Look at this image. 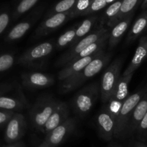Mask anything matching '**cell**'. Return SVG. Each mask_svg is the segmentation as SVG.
I'll return each instance as SVG.
<instances>
[{"instance_id":"1","label":"cell","mask_w":147,"mask_h":147,"mask_svg":"<svg viewBox=\"0 0 147 147\" xmlns=\"http://www.w3.org/2000/svg\"><path fill=\"white\" fill-rule=\"evenodd\" d=\"M111 58V52L105 53L103 50L101 53L93 59L79 73L62 81V84H60L61 92L63 93L69 92L83 85L88 79H90L93 76L98 74L103 68L107 66Z\"/></svg>"},{"instance_id":"2","label":"cell","mask_w":147,"mask_h":147,"mask_svg":"<svg viewBox=\"0 0 147 147\" xmlns=\"http://www.w3.org/2000/svg\"><path fill=\"white\" fill-rule=\"evenodd\" d=\"M59 100L49 95H40L30 110L32 126L37 132L42 133L45 124L55 108Z\"/></svg>"},{"instance_id":"3","label":"cell","mask_w":147,"mask_h":147,"mask_svg":"<svg viewBox=\"0 0 147 147\" xmlns=\"http://www.w3.org/2000/svg\"><path fill=\"white\" fill-rule=\"evenodd\" d=\"M55 46L53 40L40 43L24 52L17 59V63L24 67L40 69L53 51Z\"/></svg>"},{"instance_id":"4","label":"cell","mask_w":147,"mask_h":147,"mask_svg":"<svg viewBox=\"0 0 147 147\" xmlns=\"http://www.w3.org/2000/svg\"><path fill=\"white\" fill-rule=\"evenodd\" d=\"M146 92L147 86L142 88L138 92L132 94L131 95L128 96V97L125 99L115 122L114 138L119 139L125 138L126 128L132 112Z\"/></svg>"},{"instance_id":"5","label":"cell","mask_w":147,"mask_h":147,"mask_svg":"<svg viewBox=\"0 0 147 147\" xmlns=\"http://www.w3.org/2000/svg\"><path fill=\"white\" fill-rule=\"evenodd\" d=\"M109 32H110V28L100 22V24L98 26H97L95 30H92L89 34L80 39L76 44L70 46V48L59 58L58 60L57 61V63H56V66L57 67H63L64 66L67 65V63H69L73 60V59L76 55L78 54L83 49L86 48L88 46L97 41L100 37H102Z\"/></svg>"},{"instance_id":"6","label":"cell","mask_w":147,"mask_h":147,"mask_svg":"<svg viewBox=\"0 0 147 147\" xmlns=\"http://www.w3.org/2000/svg\"><path fill=\"white\" fill-rule=\"evenodd\" d=\"M100 94V84L93 82L82 88L72 100V106L76 115L84 117L92 109Z\"/></svg>"},{"instance_id":"7","label":"cell","mask_w":147,"mask_h":147,"mask_svg":"<svg viewBox=\"0 0 147 147\" xmlns=\"http://www.w3.org/2000/svg\"><path fill=\"white\" fill-rule=\"evenodd\" d=\"M123 63V58L119 57L106 66L101 77L100 84V99L103 104L107 103L121 76V70Z\"/></svg>"},{"instance_id":"8","label":"cell","mask_w":147,"mask_h":147,"mask_svg":"<svg viewBox=\"0 0 147 147\" xmlns=\"http://www.w3.org/2000/svg\"><path fill=\"white\" fill-rule=\"evenodd\" d=\"M133 75L134 74H131L126 76L121 75L120 76L111 96L107 103L105 104V107L115 119V122L122 104L129 96V84Z\"/></svg>"},{"instance_id":"9","label":"cell","mask_w":147,"mask_h":147,"mask_svg":"<svg viewBox=\"0 0 147 147\" xmlns=\"http://www.w3.org/2000/svg\"><path fill=\"white\" fill-rule=\"evenodd\" d=\"M76 127L75 118L69 117L63 123L57 125L53 131L46 134L42 143L50 147H57L64 142L74 131Z\"/></svg>"},{"instance_id":"10","label":"cell","mask_w":147,"mask_h":147,"mask_svg":"<svg viewBox=\"0 0 147 147\" xmlns=\"http://www.w3.org/2000/svg\"><path fill=\"white\" fill-rule=\"evenodd\" d=\"M27 129V124L24 116L20 112H15L6 125L4 140L8 144L20 141L25 135Z\"/></svg>"},{"instance_id":"11","label":"cell","mask_w":147,"mask_h":147,"mask_svg":"<svg viewBox=\"0 0 147 147\" xmlns=\"http://www.w3.org/2000/svg\"><path fill=\"white\" fill-rule=\"evenodd\" d=\"M42 8L37 9L24 20L16 24L7 33L4 37V41L11 43L22 38L39 20L40 16L42 15Z\"/></svg>"},{"instance_id":"12","label":"cell","mask_w":147,"mask_h":147,"mask_svg":"<svg viewBox=\"0 0 147 147\" xmlns=\"http://www.w3.org/2000/svg\"><path fill=\"white\" fill-rule=\"evenodd\" d=\"M70 19V11L64 13H57L45 17V19L37 27L34 32V38L43 37L63 25Z\"/></svg>"},{"instance_id":"13","label":"cell","mask_w":147,"mask_h":147,"mask_svg":"<svg viewBox=\"0 0 147 147\" xmlns=\"http://www.w3.org/2000/svg\"><path fill=\"white\" fill-rule=\"evenodd\" d=\"M22 83L25 88L38 89L51 86L55 83L53 76L37 71L24 72L21 75Z\"/></svg>"},{"instance_id":"14","label":"cell","mask_w":147,"mask_h":147,"mask_svg":"<svg viewBox=\"0 0 147 147\" xmlns=\"http://www.w3.org/2000/svg\"><path fill=\"white\" fill-rule=\"evenodd\" d=\"M97 128L100 138L105 141H111L114 138L115 119L106 107L99 112L97 116Z\"/></svg>"},{"instance_id":"15","label":"cell","mask_w":147,"mask_h":147,"mask_svg":"<svg viewBox=\"0 0 147 147\" xmlns=\"http://www.w3.org/2000/svg\"><path fill=\"white\" fill-rule=\"evenodd\" d=\"M28 107V101L22 92L20 86L15 95L11 96H7L5 94L0 95V109L19 112Z\"/></svg>"},{"instance_id":"16","label":"cell","mask_w":147,"mask_h":147,"mask_svg":"<svg viewBox=\"0 0 147 147\" xmlns=\"http://www.w3.org/2000/svg\"><path fill=\"white\" fill-rule=\"evenodd\" d=\"M69 117H70V110L67 103L59 101L53 112H52L51 115L45 124L42 133L46 135L50 133L57 125L65 121Z\"/></svg>"},{"instance_id":"17","label":"cell","mask_w":147,"mask_h":147,"mask_svg":"<svg viewBox=\"0 0 147 147\" xmlns=\"http://www.w3.org/2000/svg\"><path fill=\"white\" fill-rule=\"evenodd\" d=\"M103 50H104V49H102V50H99V51L96 52V53H93L90 56L77 59V60L64 66L63 69L59 71L58 76H57L58 79L60 81H63L67 78H70L74 75L77 74L80 71L83 70L93 59H95L96 56L101 53Z\"/></svg>"},{"instance_id":"18","label":"cell","mask_w":147,"mask_h":147,"mask_svg":"<svg viewBox=\"0 0 147 147\" xmlns=\"http://www.w3.org/2000/svg\"><path fill=\"white\" fill-rule=\"evenodd\" d=\"M147 112V92L142 97L137 105L134 109L131 118L128 122L127 128H126L125 138L133 135L136 131L137 127L139 122L142 120L143 117Z\"/></svg>"},{"instance_id":"19","label":"cell","mask_w":147,"mask_h":147,"mask_svg":"<svg viewBox=\"0 0 147 147\" xmlns=\"http://www.w3.org/2000/svg\"><path fill=\"white\" fill-rule=\"evenodd\" d=\"M134 13L128 15L125 18L119 20L116 23L111 30L109 32V36L108 38V44L109 45V50H112L119 43L123 37V35L129 28L131 22L132 18H133Z\"/></svg>"},{"instance_id":"20","label":"cell","mask_w":147,"mask_h":147,"mask_svg":"<svg viewBox=\"0 0 147 147\" xmlns=\"http://www.w3.org/2000/svg\"><path fill=\"white\" fill-rule=\"evenodd\" d=\"M147 58V35L143 36L139 40V45L136 49L133 59L131 61L130 63L124 72L123 76L131 74L134 73L135 71L142 65L144 61Z\"/></svg>"},{"instance_id":"21","label":"cell","mask_w":147,"mask_h":147,"mask_svg":"<svg viewBox=\"0 0 147 147\" xmlns=\"http://www.w3.org/2000/svg\"><path fill=\"white\" fill-rule=\"evenodd\" d=\"M147 29V9L138 17L136 21L131 27L127 37L126 43L129 44L134 41L139 35L142 34Z\"/></svg>"},{"instance_id":"22","label":"cell","mask_w":147,"mask_h":147,"mask_svg":"<svg viewBox=\"0 0 147 147\" xmlns=\"http://www.w3.org/2000/svg\"><path fill=\"white\" fill-rule=\"evenodd\" d=\"M121 2L122 0H116L106 8L102 17L101 23L106 24L111 29L117 22V17L120 11Z\"/></svg>"},{"instance_id":"23","label":"cell","mask_w":147,"mask_h":147,"mask_svg":"<svg viewBox=\"0 0 147 147\" xmlns=\"http://www.w3.org/2000/svg\"><path fill=\"white\" fill-rule=\"evenodd\" d=\"M98 20V17L97 16H91V17L85 19L80 24H78L76 36H75L74 40H73L70 46L75 45L80 39H82L85 36L87 35L88 34H89L92 31V29L94 27L95 24L97 22Z\"/></svg>"},{"instance_id":"24","label":"cell","mask_w":147,"mask_h":147,"mask_svg":"<svg viewBox=\"0 0 147 147\" xmlns=\"http://www.w3.org/2000/svg\"><path fill=\"white\" fill-rule=\"evenodd\" d=\"M143 0H122L120 11L117 17V22L125 18L128 15L134 13L135 10L141 4Z\"/></svg>"},{"instance_id":"25","label":"cell","mask_w":147,"mask_h":147,"mask_svg":"<svg viewBox=\"0 0 147 147\" xmlns=\"http://www.w3.org/2000/svg\"><path fill=\"white\" fill-rule=\"evenodd\" d=\"M39 0H20L19 2L16 4L13 12L11 14V17L14 20H17L26 12L31 10L34 7Z\"/></svg>"},{"instance_id":"26","label":"cell","mask_w":147,"mask_h":147,"mask_svg":"<svg viewBox=\"0 0 147 147\" xmlns=\"http://www.w3.org/2000/svg\"><path fill=\"white\" fill-rule=\"evenodd\" d=\"M78 24L74 25L73 27H70L67 30H66L63 34H62L60 37L57 38L56 42V47L57 48H63L67 46H71L73 40L75 38L76 33V29H77Z\"/></svg>"},{"instance_id":"27","label":"cell","mask_w":147,"mask_h":147,"mask_svg":"<svg viewBox=\"0 0 147 147\" xmlns=\"http://www.w3.org/2000/svg\"><path fill=\"white\" fill-rule=\"evenodd\" d=\"M77 0H61L57 2L50 11L47 12L46 17L51 16L57 13H64L70 11L74 7Z\"/></svg>"},{"instance_id":"28","label":"cell","mask_w":147,"mask_h":147,"mask_svg":"<svg viewBox=\"0 0 147 147\" xmlns=\"http://www.w3.org/2000/svg\"><path fill=\"white\" fill-rule=\"evenodd\" d=\"M93 0H77L74 7L70 10V19L73 17L83 16L88 9Z\"/></svg>"},{"instance_id":"29","label":"cell","mask_w":147,"mask_h":147,"mask_svg":"<svg viewBox=\"0 0 147 147\" xmlns=\"http://www.w3.org/2000/svg\"><path fill=\"white\" fill-rule=\"evenodd\" d=\"M15 63V56L11 53L0 54V73L6 71L12 67Z\"/></svg>"},{"instance_id":"30","label":"cell","mask_w":147,"mask_h":147,"mask_svg":"<svg viewBox=\"0 0 147 147\" xmlns=\"http://www.w3.org/2000/svg\"><path fill=\"white\" fill-rule=\"evenodd\" d=\"M107 4H108L106 3V0H93L90 7L86 10V12L83 14V16H87L93 14V13L106 7Z\"/></svg>"},{"instance_id":"31","label":"cell","mask_w":147,"mask_h":147,"mask_svg":"<svg viewBox=\"0 0 147 147\" xmlns=\"http://www.w3.org/2000/svg\"><path fill=\"white\" fill-rule=\"evenodd\" d=\"M11 15L9 10H4L0 11V35L8 27L11 22Z\"/></svg>"},{"instance_id":"32","label":"cell","mask_w":147,"mask_h":147,"mask_svg":"<svg viewBox=\"0 0 147 147\" xmlns=\"http://www.w3.org/2000/svg\"><path fill=\"white\" fill-rule=\"evenodd\" d=\"M15 112L6 110L0 109V128L6 126L7 122H9L11 117L14 115Z\"/></svg>"},{"instance_id":"33","label":"cell","mask_w":147,"mask_h":147,"mask_svg":"<svg viewBox=\"0 0 147 147\" xmlns=\"http://www.w3.org/2000/svg\"><path fill=\"white\" fill-rule=\"evenodd\" d=\"M136 131L139 134H144L147 132V112L139 122Z\"/></svg>"},{"instance_id":"34","label":"cell","mask_w":147,"mask_h":147,"mask_svg":"<svg viewBox=\"0 0 147 147\" xmlns=\"http://www.w3.org/2000/svg\"><path fill=\"white\" fill-rule=\"evenodd\" d=\"M13 86L11 84H0V95H4L13 89Z\"/></svg>"},{"instance_id":"35","label":"cell","mask_w":147,"mask_h":147,"mask_svg":"<svg viewBox=\"0 0 147 147\" xmlns=\"http://www.w3.org/2000/svg\"><path fill=\"white\" fill-rule=\"evenodd\" d=\"M3 147H24V144L20 141L15 143H12V144H9L8 145L4 146Z\"/></svg>"},{"instance_id":"36","label":"cell","mask_w":147,"mask_h":147,"mask_svg":"<svg viewBox=\"0 0 147 147\" xmlns=\"http://www.w3.org/2000/svg\"><path fill=\"white\" fill-rule=\"evenodd\" d=\"M142 10H146L147 9V0H143L142 4Z\"/></svg>"},{"instance_id":"37","label":"cell","mask_w":147,"mask_h":147,"mask_svg":"<svg viewBox=\"0 0 147 147\" xmlns=\"http://www.w3.org/2000/svg\"><path fill=\"white\" fill-rule=\"evenodd\" d=\"M107 147H122V146L119 145V144H116V143H112V144H109Z\"/></svg>"},{"instance_id":"38","label":"cell","mask_w":147,"mask_h":147,"mask_svg":"<svg viewBox=\"0 0 147 147\" xmlns=\"http://www.w3.org/2000/svg\"><path fill=\"white\" fill-rule=\"evenodd\" d=\"M115 1H116V0H106V3H107L108 4H111V3L114 2Z\"/></svg>"},{"instance_id":"39","label":"cell","mask_w":147,"mask_h":147,"mask_svg":"<svg viewBox=\"0 0 147 147\" xmlns=\"http://www.w3.org/2000/svg\"><path fill=\"white\" fill-rule=\"evenodd\" d=\"M39 147H50V146H47V145H46V144H45L44 143H42L41 145H40Z\"/></svg>"},{"instance_id":"40","label":"cell","mask_w":147,"mask_h":147,"mask_svg":"<svg viewBox=\"0 0 147 147\" xmlns=\"http://www.w3.org/2000/svg\"><path fill=\"white\" fill-rule=\"evenodd\" d=\"M135 147H147V146L144 145H139V146H135Z\"/></svg>"},{"instance_id":"41","label":"cell","mask_w":147,"mask_h":147,"mask_svg":"<svg viewBox=\"0 0 147 147\" xmlns=\"http://www.w3.org/2000/svg\"><path fill=\"white\" fill-rule=\"evenodd\" d=\"M93 147H94V146H93Z\"/></svg>"}]
</instances>
